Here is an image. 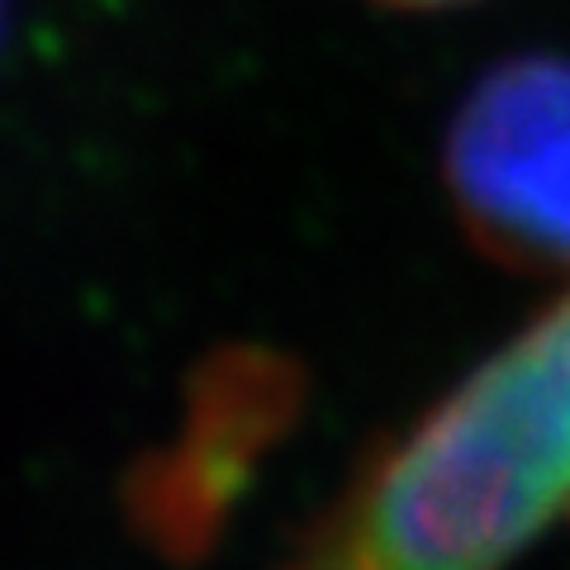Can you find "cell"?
<instances>
[{"mask_svg":"<svg viewBox=\"0 0 570 570\" xmlns=\"http://www.w3.org/2000/svg\"><path fill=\"white\" fill-rule=\"evenodd\" d=\"M570 504V295L381 442L281 570H504Z\"/></svg>","mask_w":570,"mask_h":570,"instance_id":"cell-1","label":"cell"},{"mask_svg":"<svg viewBox=\"0 0 570 570\" xmlns=\"http://www.w3.org/2000/svg\"><path fill=\"white\" fill-rule=\"evenodd\" d=\"M461 228L494 262L570 276V58H509L485 71L442 153Z\"/></svg>","mask_w":570,"mask_h":570,"instance_id":"cell-2","label":"cell"},{"mask_svg":"<svg viewBox=\"0 0 570 570\" xmlns=\"http://www.w3.org/2000/svg\"><path fill=\"white\" fill-rule=\"evenodd\" d=\"M291 409L295 376H285L272 356H219L195 390V419L176 448L153 461L148 490L138 494L153 538L176 551H195V542L209 538L228 494L257 466V452Z\"/></svg>","mask_w":570,"mask_h":570,"instance_id":"cell-3","label":"cell"},{"mask_svg":"<svg viewBox=\"0 0 570 570\" xmlns=\"http://www.w3.org/2000/svg\"><path fill=\"white\" fill-rule=\"evenodd\" d=\"M390 10H452V6H471V0H376Z\"/></svg>","mask_w":570,"mask_h":570,"instance_id":"cell-4","label":"cell"}]
</instances>
